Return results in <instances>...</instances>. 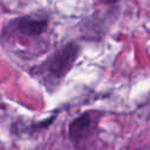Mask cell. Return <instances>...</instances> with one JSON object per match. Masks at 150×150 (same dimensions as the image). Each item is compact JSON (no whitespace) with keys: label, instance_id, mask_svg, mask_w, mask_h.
Returning a JSON list of instances; mask_svg holds the SVG:
<instances>
[{"label":"cell","instance_id":"1","mask_svg":"<svg viewBox=\"0 0 150 150\" xmlns=\"http://www.w3.org/2000/svg\"><path fill=\"white\" fill-rule=\"evenodd\" d=\"M79 52L80 48L76 43H68L54 53L40 67L39 73L43 74L48 80H61L74 66Z\"/></svg>","mask_w":150,"mask_h":150},{"label":"cell","instance_id":"2","mask_svg":"<svg viewBox=\"0 0 150 150\" xmlns=\"http://www.w3.org/2000/svg\"><path fill=\"white\" fill-rule=\"evenodd\" d=\"M91 125H93V120L88 114H82L79 117L74 118L68 128V135L69 138L73 142H81L91 131Z\"/></svg>","mask_w":150,"mask_h":150},{"label":"cell","instance_id":"3","mask_svg":"<svg viewBox=\"0 0 150 150\" xmlns=\"http://www.w3.org/2000/svg\"><path fill=\"white\" fill-rule=\"evenodd\" d=\"M48 21L41 18L25 16L16 21V28L25 35L28 36H38L45 32L47 28Z\"/></svg>","mask_w":150,"mask_h":150},{"label":"cell","instance_id":"4","mask_svg":"<svg viewBox=\"0 0 150 150\" xmlns=\"http://www.w3.org/2000/svg\"><path fill=\"white\" fill-rule=\"evenodd\" d=\"M105 2H109V4H111V2H115V1H117V0H104Z\"/></svg>","mask_w":150,"mask_h":150},{"label":"cell","instance_id":"5","mask_svg":"<svg viewBox=\"0 0 150 150\" xmlns=\"http://www.w3.org/2000/svg\"><path fill=\"white\" fill-rule=\"evenodd\" d=\"M145 150H150V149H145Z\"/></svg>","mask_w":150,"mask_h":150}]
</instances>
